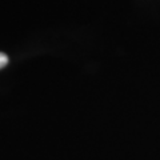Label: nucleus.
<instances>
[{
    "mask_svg": "<svg viewBox=\"0 0 160 160\" xmlns=\"http://www.w3.org/2000/svg\"><path fill=\"white\" fill-rule=\"evenodd\" d=\"M7 64H8V56L6 53L0 52V69H2L3 67H6Z\"/></svg>",
    "mask_w": 160,
    "mask_h": 160,
    "instance_id": "nucleus-1",
    "label": "nucleus"
}]
</instances>
